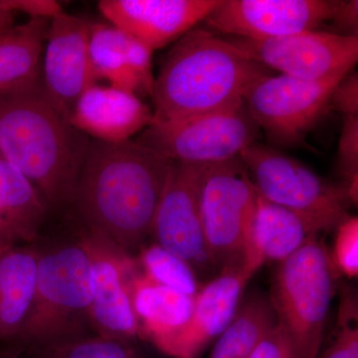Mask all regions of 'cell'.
I'll return each mask as SVG.
<instances>
[{"mask_svg":"<svg viewBox=\"0 0 358 358\" xmlns=\"http://www.w3.org/2000/svg\"><path fill=\"white\" fill-rule=\"evenodd\" d=\"M358 1H341V6L331 21L336 31L334 34L343 36H357Z\"/></svg>","mask_w":358,"mask_h":358,"instance_id":"cell-33","label":"cell"},{"mask_svg":"<svg viewBox=\"0 0 358 358\" xmlns=\"http://www.w3.org/2000/svg\"><path fill=\"white\" fill-rule=\"evenodd\" d=\"M338 271L315 236L280 263L270 300L294 358H317Z\"/></svg>","mask_w":358,"mask_h":358,"instance_id":"cell-5","label":"cell"},{"mask_svg":"<svg viewBox=\"0 0 358 358\" xmlns=\"http://www.w3.org/2000/svg\"><path fill=\"white\" fill-rule=\"evenodd\" d=\"M37 355L41 358H145L134 341L100 336L79 339Z\"/></svg>","mask_w":358,"mask_h":358,"instance_id":"cell-26","label":"cell"},{"mask_svg":"<svg viewBox=\"0 0 358 358\" xmlns=\"http://www.w3.org/2000/svg\"><path fill=\"white\" fill-rule=\"evenodd\" d=\"M331 108L343 115H358L357 73H350L334 88L331 96Z\"/></svg>","mask_w":358,"mask_h":358,"instance_id":"cell-31","label":"cell"},{"mask_svg":"<svg viewBox=\"0 0 358 358\" xmlns=\"http://www.w3.org/2000/svg\"><path fill=\"white\" fill-rule=\"evenodd\" d=\"M152 51L110 23H91L90 58L96 81L136 96L152 95Z\"/></svg>","mask_w":358,"mask_h":358,"instance_id":"cell-18","label":"cell"},{"mask_svg":"<svg viewBox=\"0 0 358 358\" xmlns=\"http://www.w3.org/2000/svg\"><path fill=\"white\" fill-rule=\"evenodd\" d=\"M238 50L281 75L319 81L352 72L358 61V36L308 31L275 39L228 40Z\"/></svg>","mask_w":358,"mask_h":358,"instance_id":"cell-11","label":"cell"},{"mask_svg":"<svg viewBox=\"0 0 358 358\" xmlns=\"http://www.w3.org/2000/svg\"><path fill=\"white\" fill-rule=\"evenodd\" d=\"M334 252L331 253L338 272L348 278L358 274V219L348 216L338 226Z\"/></svg>","mask_w":358,"mask_h":358,"instance_id":"cell-28","label":"cell"},{"mask_svg":"<svg viewBox=\"0 0 358 358\" xmlns=\"http://www.w3.org/2000/svg\"><path fill=\"white\" fill-rule=\"evenodd\" d=\"M259 131L243 101L206 115L154 122L134 141L171 162L212 166L236 159L257 143Z\"/></svg>","mask_w":358,"mask_h":358,"instance_id":"cell-7","label":"cell"},{"mask_svg":"<svg viewBox=\"0 0 358 358\" xmlns=\"http://www.w3.org/2000/svg\"><path fill=\"white\" fill-rule=\"evenodd\" d=\"M51 20L29 18L0 30V93H14L41 83V56Z\"/></svg>","mask_w":358,"mask_h":358,"instance_id":"cell-22","label":"cell"},{"mask_svg":"<svg viewBox=\"0 0 358 358\" xmlns=\"http://www.w3.org/2000/svg\"><path fill=\"white\" fill-rule=\"evenodd\" d=\"M48 211L32 183L0 157V250L36 244Z\"/></svg>","mask_w":358,"mask_h":358,"instance_id":"cell-19","label":"cell"},{"mask_svg":"<svg viewBox=\"0 0 358 358\" xmlns=\"http://www.w3.org/2000/svg\"><path fill=\"white\" fill-rule=\"evenodd\" d=\"M36 288L15 355H38L96 336L92 324L91 261L78 232L69 239L36 243Z\"/></svg>","mask_w":358,"mask_h":358,"instance_id":"cell-4","label":"cell"},{"mask_svg":"<svg viewBox=\"0 0 358 358\" xmlns=\"http://www.w3.org/2000/svg\"><path fill=\"white\" fill-rule=\"evenodd\" d=\"M145 277L167 288L195 298L201 287L193 268L182 259L155 243L140 250Z\"/></svg>","mask_w":358,"mask_h":358,"instance_id":"cell-25","label":"cell"},{"mask_svg":"<svg viewBox=\"0 0 358 358\" xmlns=\"http://www.w3.org/2000/svg\"><path fill=\"white\" fill-rule=\"evenodd\" d=\"M90 143L51 103L42 81L0 93V157L32 183L48 209L72 205Z\"/></svg>","mask_w":358,"mask_h":358,"instance_id":"cell-2","label":"cell"},{"mask_svg":"<svg viewBox=\"0 0 358 358\" xmlns=\"http://www.w3.org/2000/svg\"><path fill=\"white\" fill-rule=\"evenodd\" d=\"M317 358H358L357 301L348 289L341 294L334 338Z\"/></svg>","mask_w":358,"mask_h":358,"instance_id":"cell-27","label":"cell"},{"mask_svg":"<svg viewBox=\"0 0 358 358\" xmlns=\"http://www.w3.org/2000/svg\"><path fill=\"white\" fill-rule=\"evenodd\" d=\"M254 271L247 266H227L200 289L186 326L159 348L173 358H199L212 341L231 324L247 282Z\"/></svg>","mask_w":358,"mask_h":358,"instance_id":"cell-16","label":"cell"},{"mask_svg":"<svg viewBox=\"0 0 358 358\" xmlns=\"http://www.w3.org/2000/svg\"><path fill=\"white\" fill-rule=\"evenodd\" d=\"M209 166L171 162L150 236L182 259L197 277L218 275L205 241L200 197Z\"/></svg>","mask_w":358,"mask_h":358,"instance_id":"cell-10","label":"cell"},{"mask_svg":"<svg viewBox=\"0 0 358 358\" xmlns=\"http://www.w3.org/2000/svg\"><path fill=\"white\" fill-rule=\"evenodd\" d=\"M239 157L257 192L268 201L313 219L324 231L350 216L345 188L331 185L299 160L258 143Z\"/></svg>","mask_w":358,"mask_h":358,"instance_id":"cell-8","label":"cell"},{"mask_svg":"<svg viewBox=\"0 0 358 358\" xmlns=\"http://www.w3.org/2000/svg\"><path fill=\"white\" fill-rule=\"evenodd\" d=\"M273 71L247 57L228 40L193 28L169 51L155 77L154 122L176 121L243 102L247 90Z\"/></svg>","mask_w":358,"mask_h":358,"instance_id":"cell-3","label":"cell"},{"mask_svg":"<svg viewBox=\"0 0 358 358\" xmlns=\"http://www.w3.org/2000/svg\"><path fill=\"white\" fill-rule=\"evenodd\" d=\"M222 0H102L110 24L154 52L176 41L206 18Z\"/></svg>","mask_w":358,"mask_h":358,"instance_id":"cell-15","label":"cell"},{"mask_svg":"<svg viewBox=\"0 0 358 358\" xmlns=\"http://www.w3.org/2000/svg\"><path fill=\"white\" fill-rule=\"evenodd\" d=\"M70 122L95 141L121 143L150 126L154 112L134 94L95 84L77 101Z\"/></svg>","mask_w":358,"mask_h":358,"instance_id":"cell-17","label":"cell"},{"mask_svg":"<svg viewBox=\"0 0 358 358\" xmlns=\"http://www.w3.org/2000/svg\"><path fill=\"white\" fill-rule=\"evenodd\" d=\"M277 327L278 317L270 298L255 294L239 306L209 358H248Z\"/></svg>","mask_w":358,"mask_h":358,"instance_id":"cell-24","label":"cell"},{"mask_svg":"<svg viewBox=\"0 0 358 358\" xmlns=\"http://www.w3.org/2000/svg\"><path fill=\"white\" fill-rule=\"evenodd\" d=\"M338 164L346 183L358 179V115H343L339 136Z\"/></svg>","mask_w":358,"mask_h":358,"instance_id":"cell-29","label":"cell"},{"mask_svg":"<svg viewBox=\"0 0 358 358\" xmlns=\"http://www.w3.org/2000/svg\"><path fill=\"white\" fill-rule=\"evenodd\" d=\"M76 231L91 261L94 331L103 338L136 341L141 336V329L129 291L131 278L136 273L133 257L100 235L80 226Z\"/></svg>","mask_w":358,"mask_h":358,"instance_id":"cell-13","label":"cell"},{"mask_svg":"<svg viewBox=\"0 0 358 358\" xmlns=\"http://www.w3.org/2000/svg\"><path fill=\"white\" fill-rule=\"evenodd\" d=\"M31 358H41L37 355H28ZM0 358H21V355H15V353L7 352L2 350L0 352Z\"/></svg>","mask_w":358,"mask_h":358,"instance_id":"cell-34","label":"cell"},{"mask_svg":"<svg viewBox=\"0 0 358 358\" xmlns=\"http://www.w3.org/2000/svg\"><path fill=\"white\" fill-rule=\"evenodd\" d=\"M338 0H222L205 22L237 38L275 39L315 31L331 21Z\"/></svg>","mask_w":358,"mask_h":358,"instance_id":"cell-12","label":"cell"},{"mask_svg":"<svg viewBox=\"0 0 358 358\" xmlns=\"http://www.w3.org/2000/svg\"><path fill=\"white\" fill-rule=\"evenodd\" d=\"M91 22L63 11L54 16L45 45L42 86L51 103L70 121L82 94L96 84L90 58Z\"/></svg>","mask_w":358,"mask_h":358,"instance_id":"cell-14","label":"cell"},{"mask_svg":"<svg viewBox=\"0 0 358 358\" xmlns=\"http://www.w3.org/2000/svg\"><path fill=\"white\" fill-rule=\"evenodd\" d=\"M171 164L134 140L91 141L71 205L78 225L133 256L150 236Z\"/></svg>","mask_w":358,"mask_h":358,"instance_id":"cell-1","label":"cell"},{"mask_svg":"<svg viewBox=\"0 0 358 358\" xmlns=\"http://www.w3.org/2000/svg\"><path fill=\"white\" fill-rule=\"evenodd\" d=\"M36 244L0 250V343L13 348L31 308L36 288Z\"/></svg>","mask_w":358,"mask_h":358,"instance_id":"cell-20","label":"cell"},{"mask_svg":"<svg viewBox=\"0 0 358 358\" xmlns=\"http://www.w3.org/2000/svg\"><path fill=\"white\" fill-rule=\"evenodd\" d=\"M63 13L62 7L54 0H0V26L15 25L16 15L26 14L29 18H46Z\"/></svg>","mask_w":358,"mask_h":358,"instance_id":"cell-30","label":"cell"},{"mask_svg":"<svg viewBox=\"0 0 358 358\" xmlns=\"http://www.w3.org/2000/svg\"><path fill=\"white\" fill-rule=\"evenodd\" d=\"M259 193L240 157L207 169L201 197L202 226L207 249L219 270L263 265L254 244Z\"/></svg>","mask_w":358,"mask_h":358,"instance_id":"cell-6","label":"cell"},{"mask_svg":"<svg viewBox=\"0 0 358 358\" xmlns=\"http://www.w3.org/2000/svg\"><path fill=\"white\" fill-rule=\"evenodd\" d=\"M248 358H294V355L286 334L278 326L261 341Z\"/></svg>","mask_w":358,"mask_h":358,"instance_id":"cell-32","label":"cell"},{"mask_svg":"<svg viewBox=\"0 0 358 358\" xmlns=\"http://www.w3.org/2000/svg\"><path fill=\"white\" fill-rule=\"evenodd\" d=\"M131 303L141 336L162 348L183 329L194 307V298L134 273L129 284Z\"/></svg>","mask_w":358,"mask_h":358,"instance_id":"cell-21","label":"cell"},{"mask_svg":"<svg viewBox=\"0 0 358 358\" xmlns=\"http://www.w3.org/2000/svg\"><path fill=\"white\" fill-rule=\"evenodd\" d=\"M350 73H338L319 81L268 75L252 84L243 101L259 128L274 143L300 145L331 108L334 88Z\"/></svg>","mask_w":358,"mask_h":358,"instance_id":"cell-9","label":"cell"},{"mask_svg":"<svg viewBox=\"0 0 358 358\" xmlns=\"http://www.w3.org/2000/svg\"><path fill=\"white\" fill-rule=\"evenodd\" d=\"M322 231V226L313 219L259 194L254 244L263 263L282 262Z\"/></svg>","mask_w":358,"mask_h":358,"instance_id":"cell-23","label":"cell"}]
</instances>
